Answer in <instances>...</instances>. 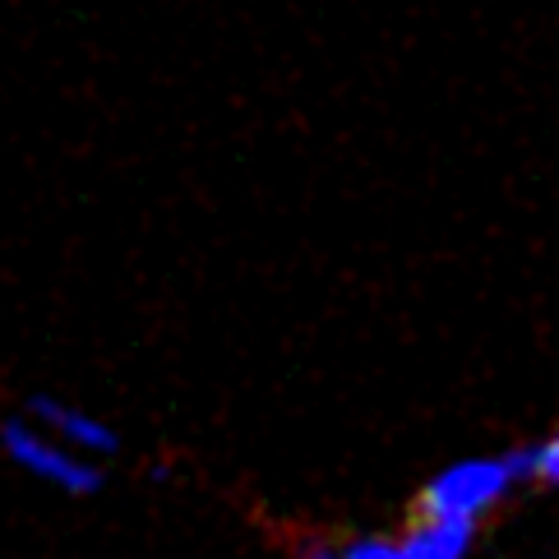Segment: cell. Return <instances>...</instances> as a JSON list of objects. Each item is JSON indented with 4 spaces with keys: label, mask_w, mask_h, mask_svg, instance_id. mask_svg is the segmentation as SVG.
Segmentation results:
<instances>
[{
    "label": "cell",
    "mask_w": 559,
    "mask_h": 559,
    "mask_svg": "<svg viewBox=\"0 0 559 559\" xmlns=\"http://www.w3.org/2000/svg\"><path fill=\"white\" fill-rule=\"evenodd\" d=\"M523 476H532V449L504 453V457H467L435 476V481L416 499V513L430 518H481L504 499Z\"/></svg>",
    "instance_id": "1"
},
{
    "label": "cell",
    "mask_w": 559,
    "mask_h": 559,
    "mask_svg": "<svg viewBox=\"0 0 559 559\" xmlns=\"http://www.w3.org/2000/svg\"><path fill=\"white\" fill-rule=\"evenodd\" d=\"M0 449H5L10 463L19 472H28L33 481H47L66 495H97L103 490V467H97V457L61 444V439L47 435L43 426H33L28 416H10V421L0 426Z\"/></svg>",
    "instance_id": "2"
},
{
    "label": "cell",
    "mask_w": 559,
    "mask_h": 559,
    "mask_svg": "<svg viewBox=\"0 0 559 559\" xmlns=\"http://www.w3.org/2000/svg\"><path fill=\"white\" fill-rule=\"evenodd\" d=\"M24 416L33 426H43L47 435H56L61 444L88 453V457H107L121 449V435H116L107 421H97L93 412L66 403V397H51V393H33L24 403Z\"/></svg>",
    "instance_id": "3"
},
{
    "label": "cell",
    "mask_w": 559,
    "mask_h": 559,
    "mask_svg": "<svg viewBox=\"0 0 559 559\" xmlns=\"http://www.w3.org/2000/svg\"><path fill=\"white\" fill-rule=\"evenodd\" d=\"M476 542V523L472 518H430L416 513V527L397 542L403 559H467Z\"/></svg>",
    "instance_id": "4"
},
{
    "label": "cell",
    "mask_w": 559,
    "mask_h": 559,
    "mask_svg": "<svg viewBox=\"0 0 559 559\" xmlns=\"http://www.w3.org/2000/svg\"><path fill=\"white\" fill-rule=\"evenodd\" d=\"M337 559H403L397 555V542H384V536H361V542H347L343 550H333Z\"/></svg>",
    "instance_id": "5"
},
{
    "label": "cell",
    "mask_w": 559,
    "mask_h": 559,
    "mask_svg": "<svg viewBox=\"0 0 559 559\" xmlns=\"http://www.w3.org/2000/svg\"><path fill=\"white\" fill-rule=\"evenodd\" d=\"M532 476H542V481L559 486V435H550L546 444L532 449Z\"/></svg>",
    "instance_id": "6"
},
{
    "label": "cell",
    "mask_w": 559,
    "mask_h": 559,
    "mask_svg": "<svg viewBox=\"0 0 559 559\" xmlns=\"http://www.w3.org/2000/svg\"><path fill=\"white\" fill-rule=\"evenodd\" d=\"M310 559H337V555H333V550H314Z\"/></svg>",
    "instance_id": "7"
}]
</instances>
